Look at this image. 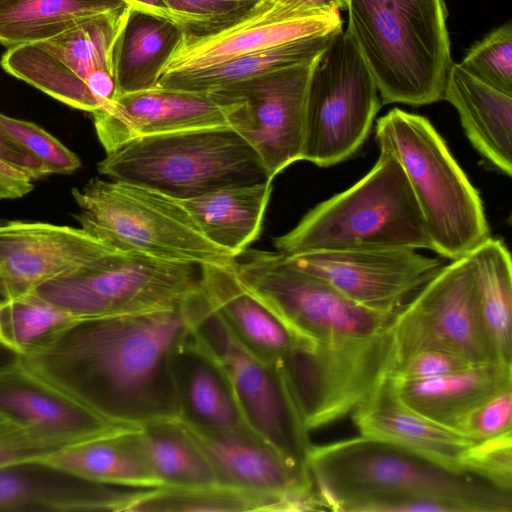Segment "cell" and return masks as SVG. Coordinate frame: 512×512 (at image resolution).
Masks as SVG:
<instances>
[{"label":"cell","instance_id":"obj_4","mask_svg":"<svg viewBox=\"0 0 512 512\" xmlns=\"http://www.w3.org/2000/svg\"><path fill=\"white\" fill-rule=\"evenodd\" d=\"M284 256L322 250L429 249L432 244L402 166L386 150L347 190L319 203L274 239Z\"/></svg>","mask_w":512,"mask_h":512},{"label":"cell","instance_id":"obj_37","mask_svg":"<svg viewBox=\"0 0 512 512\" xmlns=\"http://www.w3.org/2000/svg\"><path fill=\"white\" fill-rule=\"evenodd\" d=\"M0 128L40 161L47 175L70 174L81 167L74 152L33 122L0 113Z\"/></svg>","mask_w":512,"mask_h":512},{"label":"cell","instance_id":"obj_19","mask_svg":"<svg viewBox=\"0 0 512 512\" xmlns=\"http://www.w3.org/2000/svg\"><path fill=\"white\" fill-rule=\"evenodd\" d=\"M140 490L92 482L39 458L0 466V512H126Z\"/></svg>","mask_w":512,"mask_h":512},{"label":"cell","instance_id":"obj_16","mask_svg":"<svg viewBox=\"0 0 512 512\" xmlns=\"http://www.w3.org/2000/svg\"><path fill=\"white\" fill-rule=\"evenodd\" d=\"M241 106L239 98L216 92L156 86L119 95L92 116L97 138L109 153L144 137L230 125Z\"/></svg>","mask_w":512,"mask_h":512},{"label":"cell","instance_id":"obj_38","mask_svg":"<svg viewBox=\"0 0 512 512\" xmlns=\"http://www.w3.org/2000/svg\"><path fill=\"white\" fill-rule=\"evenodd\" d=\"M465 472L512 493V430L471 444L462 454Z\"/></svg>","mask_w":512,"mask_h":512},{"label":"cell","instance_id":"obj_46","mask_svg":"<svg viewBox=\"0 0 512 512\" xmlns=\"http://www.w3.org/2000/svg\"><path fill=\"white\" fill-rule=\"evenodd\" d=\"M303 5L316 11H330L345 9V0H297Z\"/></svg>","mask_w":512,"mask_h":512},{"label":"cell","instance_id":"obj_27","mask_svg":"<svg viewBox=\"0 0 512 512\" xmlns=\"http://www.w3.org/2000/svg\"><path fill=\"white\" fill-rule=\"evenodd\" d=\"M183 38L171 18L130 6L113 46L117 96L156 87Z\"/></svg>","mask_w":512,"mask_h":512},{"label":"cell","instance_id":"obj_21","mask_svg":"<svg viewBox=\"0 0 512 512\" xmlns=\"http://www.w3.org/2000/svg\"><path fill=\"white\" fill-rule=\"evenodd\" d=\"M181 424L208 457L222 485L283 497L315 488L309 470L292 465L252 430L210 431Z\"/></svg>","mask_w":512,"mask_h":512},{"label":"cell","instance_id":"obj_3","mask_svg":"<svg viewBox=\"0 0 512 512\" xmlns=\"http://www.w3.org/2000/svg\"><path fill=\"white\" fill-rule=\"evenodd\" d=\"M308 468L326 508L371 496L427 494L470 512H511L512 493L468 472H455L393 444L366 436L313 445Z\"/></svg>","mask_w":512,"mask_h":512},{"label":"cell","instance_id":"obj_12","mask_svg":"<svg viewBox=\"0 0 512 512\" xmlns=\"http://www.w3.org/2000/svg\"><path fill=\"white\" fill-rule=\"evenodd\" d=\"M129 8L86 18L43 41L7 48L1 66L52 98L92 114L103 104L91 92V78L99 69L113 70V46Z\"/></svg>","mask_w":512,"mask_h":512},{"label":"cell","instance_id":"obj_14","mask_svg":"<svg viewBox=\"0 0 512 512\" xmlns=\"http://www.w3.org/2000/svg\"><path fill=\"white\" fill-rule=\"evenodd\" d=\"M366 308L397 312L443 266L413 249L322 250L286 256Z\"/></svg>","mask_w":512,"mask_h":512},{"label":"cell","instance_id":"obj_42","mask_svg":"<svg viewBox=\"0 0 512 512\" xmlns=\"http://www.w3.org/2000/svg\"><path fill=\"white\" fill-rule=\"evenodd\" d=\"M61 448L37 439L0 413V466L41 458Z\"/></svg>","mask_w":512,"mask_h":512},{"label":"cell","instance_id":"obj_29","mask_svg":"<svg viewBox=\"0 0 512 512\" xmlns=\"http://www.w3.org/2000/svg\"><path fill=\"white\" fill-rule=\"evenodd\" d=\"M336 34L297 39L200 69L166 72L156 86L213 92L264 73L315 60Z\"/></svg>","mask_w":512,"mask_h":512},{"label":"cell","instance_id":"obj_7","mask_svg":"<svg viewBox=\"0 0 512 512\" xmlns=\"http://www.w3.org/2000/svg\"><path fill=\"white\" fill-rule=\"evenodd\" d=\"M71 193L79 210L74 216L81 228L118 251L200 265L236 260L210 242L172 197L98 177Z\"/></svg>","mask_w":512,"mask_h":512},{"label":"cell","instance_id":"obj_17","mask_svg":"<svg viewBox=\"0 0 512 512\" xmlns=\"http://www.w3.org/2000/svg\"><path fill=\"white\" fill-rule=\"evenodd\" d=\"M116 249L81 227L0 221V288L4 299L35 291L89 266Z\"/></svg>","mask_w":512,"mask_h":512},{"label":"cell","instance_id":"obj_43","mask_svg":"<svg viewBox=\"0 0 512 512\" xmlns=\"http://www.w3.org/2000/svg\"><path fill=\"white\" fill-rule=\"evenodd\" d=\"M33 179L22 169L0 158V201L25 196L33 190Z\"/></svg>","mask_w":512,"mask_h":512},{"label":"cell","instance_id":"obj_9","mask_svg":"<svg viewBox=\"0 0 512 512\" xmlns=\"http://www.w3.org/2000/svg\"><path fill=\"white\" fill-rule=\"evenodd\" d=\"M381 106L373 77L342 30L317 57L310 75L301 160L329 167L352 157Z\"/></svg>","mask_w":512,"mask_h":512},{"label":"cell","instance_id":"obj_36","mask_svg":"<svg viewBox=\"0 0 512 512\" xmlns=\"http://www.w3.org/2000/svg\"><path fill=\"white\" fill-rule=\"evenodd\" d=\"M260 0H163L187 36L215 34L245 16Z\"/></svg>","mask_w":512,"mask_h":512},{"label":"cell","instance_id":"obj_45","mask_svg":"<svg viewBox=\"0 0 512 512\" xmlns=\"http://www.w3.org/2000/svg\"><path fill=\"white\" fill-rule=\"evenodd\" d=\"M131 7L141 9L159 16L168 17L169 13L163 0H123Z\"/></svg>","mask_w":512,"mask_h":512},{"label":"cell","instance_id":"obj_41","mask_svg":"<svg viewBox=\"0 0 512 512\" xmlns=\"http://www.w3.org/2000/svg\"><path fill=\"white\" fill-rule=\"evenodd\" d=\"M461 357L442 349H424L401 360L393 369L390 379L423 380L441 376L467 366Z\"/></svg>","mask_w":512,"mask_h":512},{"label":"cell","instance_id":"obj_30","mask_svg":"<svg viewBox=\"0 0 512 512\" xmlns=\"http://www.w3.org/2000/svg\"><path fill=\"white\" fill-rule=\"evenodd\" d=\"M481 314L497 364L512 366V264L502 240L489 237L471 253Z\"/></svg>","mask_w":512,"mask_h":512},{"label":"cell","instance_id":"obj_47","mask_svg":"<svg viewBox=\"0 0 512 512\" xmlns=\"http://www.w3.org/2000/svg\"><path fill=\"white\" fill-rule=\"evenodd\" d=\"M3 299L1 288H0V300ZM18 359V355L7 348L0 341V368L15 362Z\"/></svg>","mask_w":512,"mask_h":512},{"label":"cell","instance_id":"obj_6","mask_svg":"<svg viewBox=\"0 0 512 512\" xmlns=\"http://www.w3.org/2000/svg\"><path fill=\"white\" fill-rule=\"evenodd\" d=\"M97 170L107 179L174 199L272 181L257 153L230 125L134 140L106 153Z\"/></svg>","mask_w":512,"mask_h":512},{"label":"cell","instance_id":"obj_33","mask_svg":"<svg viewBox=\"0 0 512 512\" xmlns=\"http://www.w3.org/2000/svg\"><path fill=\"white\" fill-rule=\"evenodd\" d=\"M291 496L260 494L226 485L141 489L126 512L295 511Z\"/></svg>","mask_w":512,"mask_h":512},{"label":"cell","instance_id":"obj_25","mask_svg":"<svg viewBox=\"0 0 512 512\" xmlns=\"http://www.w3.org/2000/svg\"><path fill=\"white\" fill-rule=\"evenodd\" d=\"M388 379L404 405L439 425L457 431L471 410L512 385V366L484 363L429 379Z\"/></svg>","mask_w":512,"mask_h":512},{"label":"cell","instance_id":"obj_32","mask_svg":"<svg viewBox=\"0 0 512 512\" xmlns=\"http://www.w3.org/2000/svg\"><path fill=\"white\" fill-rule=\"evenodd\" d=\"M139 433L161 486L222 485L212 463L179 420L150 422L139 427Z\"/></svg>","mask_w":512,"mask_h":512},{"label":"cell","instance_id":"obj_18","mask_svg":"<svg viewBox=\"0 0 512 512\" xmlns=\"http://www.w3.org/2000/svg\"><path fill=\"white\" fill-rule=\"evenodd\" d=\"M0 413L37 439L59 447L137 428L100 417L18 359L0 368Z\"/></svg>","mask_w":512,"mask_h":512},{"label":"cell","instance_id":"obj_10","mask_svg":"<svg viewBox=\"0 0 512 512\" xmlns=\"http://www.w3.org/2000/svg\"><path fill=\"white\" fill-rule=\"evenodd\" d=\"M191 330L225 370L248 427L292 465L309 470L313 444L284 373L231 335L203 289L193 298Z\"/></svg>","mask_w":512,"mask_h":512},{"label":"cell","instance_id":"obj_22","mask_svg":"<svg viewBox=\"0 0 512 512\" xmlns=\"http://www.w3.org/2000/svg\"><path fill=\"white\" fill-rule=\"evenodd\" d=\"M360 435L384 441L455 472L463 452L474 442L404 405L386 379L352 412Z\"/></svg>","mask_w":512,"mask_h":512},{"label":"cell","instance_id":"obj_8","mask_svg":"<svg viewBox=\"0 0 512 512\" xmlns=\"http://www.w3.org/2000/svg\"><path fill=\"white\" fill-rule=\"evenodd\" d=\"M203 265L114 251L34 292L79 319L173 308L202 288Z\"/></svg>","mask_w":512,"mask_h":512},{"label":"cell","instance_id":"obj_40","mask_svg":"<svg viewBox=\"0 0 512 512\" xmlns=\"http://www.w3.org/2000/svg\"><path fill=\"white\" fill-rule=\"evenodd\" d=\"M339 512H470L456 501L427 494L364 497L345 503Z\"/></svg>","mask_w":512,"mask_h":512},{"label":"cell","instance_id":"obj_24","mask_svg":"<svg viewBox=\"0 0 512 512\" xmlns=\"http://www.w3.org/2000/svg\"><path fill=\"white\" fill-rule=\"evenodd\" d=\"M443 100L457 110L464 133L483 162L511 176L512 96L474 78L453 62Z\"/></svg>","mask_w":512,"mask_h":512},{"label":"cell","instance_id":"obj_11","mask_svg":"<svg viewBox=\"0 0 512 512\" xmlns=\"http://www.w3.org/2000/svg\"><path fill=\"white\" fill-rule=\"evenodd\" d=\"M393 337L394 367L408 355L424 349L449 351L471 365L496 363L469 255L443 265L397 311Z\"/></svg>","mask_w":512,"mask_h":512},{"label":"cell","instance_id":"obj_35","mask_svg":"<svg viewBox=\"0 0 512 512\" xmlns=\"http://www.w3.org/2000/svg\"><path fill=\"white\" fill-rule=\"evenodd\" d=\"M459 65L474 78L512 96L511 21L476 42Z\"/></svg>","mask_w":512,"mask_h":512},{"label":"cell","instance_id":"obj_28","mask_svg":"<svg viewBox=\"0 0 512 512\" xmlns=\"http://www.w3.org/2000/svg\"><path fill=\"white\" fill-rule=\"evenodd\" d=\"M271 192L265 181L176 200L210 242L237 258L259 237Z\"/></svg>","mask_w":512,"mask_h":512},{"label":"cell","instance_id":"obj_5","mask_svg":"<svg viewBox=\"0 0 512 512\" xmlns=\"http://www.w3.org/2000/svg\"><path fill=\"white\" fill-rule=\"evenodd\" d=\"M376 141L402 166L432 251L455 260L490 237L478 191L427 118L394 108L377 120Z\"/></svg>","mask_w":512,"mask_h":512},{"label":"cell","instance_id":"obj_15","mask_svg":"<svg viewBox=\"0 0 512 512\" xmlns=\"http://www.w3.org/2000/svg\"><path fill=\"white\" fill-rule=\"evenodd\" d=\"M342 30L338 9L316 11L297 0H260L245 16L215 34H184L163 73L200 69L297 39Z\"/></svg>","mask_w":512,"mask_h":512},{"label":"cell","instance_id":"obj_2","mask_svg":"<svg viewBox=\"0 0 512 512\" xmlns=\"http://www.w3.org/2000/svg\"><path fill=\"white\" fill-rule=\"evenodd\" d=\"M345 10L382 104L443 100L453 64L444 0H345Z\"/></svg>","mask_w":512,"mask_h":512},{"label":"cell","instance_id":"obj_23","mask_svg":"<svg viewBox=\"0 0 512 512\" xmlns=\"http://www.w3.org/2000/svg\"><path fill=\"white\" fill-rule=\"evenodd\" d=\"M172 374L180 422L210 431L251 430L225 370L192 330L173 353Z\"/></svg>","mask_w":512,"mask_h":512},{"label":"cell","instance_id":"obj_39","mask_svg":"<svg viewBox=\"0 0 512 512\" xmlns=\"http://www.w3.org/2000/svg\"><path fill=\"white\" fill-rule=\"evenodd\" d=\"M512 430V385L500 390L471 410L457 431L473 442Z\"/></svg>","mask_w":512,"mask_h":512},{"label":"cell","instance_id":"obj_44","mask_svg":"<svg viewBox=\"0 0 512 512\" xmlns=\"http://www.w3.org/2000/svg\"><path fill=\"white\" fill-rule=\"evenodd\" d=\"M0 158L25 171L33 180L47 175L40 161L14 142L1 128Z\"/></svg>","mask_w":512,"mask_h":512},{"label":"cell","instance_id":"obj_34","mask_svg":"<svg viewBox=\"0 0 512 512\" xmlns=\"http://www.w3.org/2000/svg\"><path fill=\"white\" fill-rule=\"evenodd\" d=\"M34 291L0 300V341L18 356L50 342L78 321Z\"/></svg>","mask_w":512,"mask_h":512},{"label":"cell","instance_id":"obj_26","mask_svg":"<svg viewBox=\"0 0 512 512\" xmlns=\"http://www.w3.org/2000/svg\"><path fill=\"white\" fill-rule=\"evenodd\" d=\"M39 459L96 483L134 489L161 486L146 456L139 428L71 444Z\"/></svg>","mask_w":512,"mask_h":512},{"label":"cell","instance_id":"obj_20","mask_svg":"<svg viewBox=\"0 0 512 512\" xmlns=\"http://www.w3.org/2000/svg\"><path fill=\"white\" fill-rule=\"evenodd\" d=\"M234 262L203 265L202 289L231 335L255 357L285 373L301 353H306V348L241 284Z\"/></svg>","mask_w":512,"mask_h":512},{"label":"cell","instance_id":"obj_1","mask_svg":"<svg viewBox=\"0 0 512 512\" xmlns=\"http://www.w3.org/2000/svg\"><path fill=\"white\" fill-rule=\"evenodd\" d=\"M197 292L169 309L79 319L18 360L114 424L178 420L172 356L191 332Z\"/></svg>","mask_w":512,"mask_h":512},{"label":"cell","instance_id":"obj_31","mask_svg":"<svg viewBox=\"0 0 512 512\" xmlns=\"http://www.w3.org/2000/svg\"><path fill=\"white\" fill-rule=\"evenodd\" d=\"M126 5L123 0H0V44L10 48L43 41Z\"/></svg>","mask_w":512,"mask_h":512},{"label":"cell","instance_id":"obj_13","mask_svg":"<svg viewBox=\"0 0 512 512\" xmlns=\"http://www.w3.org/2000/svg\"><path fill=\"white\" fill-rule=\"evenodd\" d=\"M315 60L213 91L242 101L230 126L254 149L272 180L301 160L306 95Z\"/></svg>","mask_w":512,"mask_h":512}]
</instances>
